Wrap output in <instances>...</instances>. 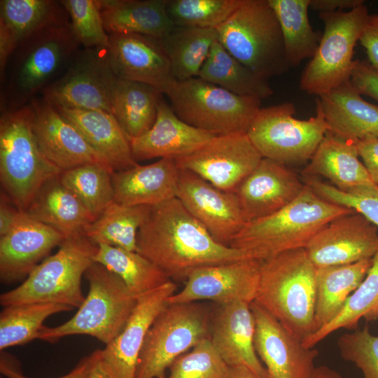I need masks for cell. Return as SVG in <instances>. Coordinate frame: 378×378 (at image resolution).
<instances>
[{
  "label": "cell",
  "mask_w": 378,
  "mask_h": 378,
  "mask_svg": "<svg viewBox=\"0 0 378 378\" xmlns=\"http://www.w3.org/2000/svg\"><path fill=\"white\" fill-rule=\"evenodd\" d=\"M80 46L69 19L21 41L1 77V111L27 105L66 70Z\"/></svg>",
  "instance_id": "obj_2"
},
{
  "label": "cell",
  "mask_w": 378,
  "mask_h": 378,
  "mask_svg": "<svg viewBox=\"0 0 378 378\" xmlns=\"http://www.w3.org/2000/svg\"><path fill=\"white\" fill-rule=\"evenodd\" d=\"M97 246L94 262L117 274L136 298L171 280L156 265L137 251L108 244Z\"/></svg>",
  "instance_id": "obj_37"
},
{
  "label": "cell",
  "mask_w": 378,
  "mask_h": 378,
  "mask_svg": "<svg viewBox=\"0 0 378 378\" xmlns=\"http://www.w3.org/2000/svg\"><path fill=\"white\" fill-rule=\"evenodd\" d=\"M20 211V210L15 206L8 196L1 191L0 197V237L10 230Z\"/></svg>",
  "instance_id": "obj_52"
},
{
  "label": "cell",
  "mask_w": 378,
  "mask_h": 378,
  "mask_svg": "<svg viewBox=\"0 0 378 378\" xmlns=\"http://www.w3.org/2000/svg\"><path fill=\"white\" fill-rule=\"evenodd\" d=\"M254 346L268 378H312L318 351L305 346L277 320L253 302Z\"/></svg>",
  "instance_id": "obj_17"
},
{
  "label": "cell",
  "mask_w": 378,
  "mask_h": 378,
  "mask_svg": "<svg viewBox=\"0 0 378 378\" xmlns=\"http://www.w3.org/2000/svg\"><path fill=\"white\" fill-rule=\"evenodd\" d=\"M165 377H166V376H165ZM165 377H161V378H165Z\"/></svg>",
  "instance_id": "obj_57"
},
{
  "label": "cell",
  "mask_w": 378,
  "mask_h": 378,
  "mask_svg": "<svg viewBox=\"0 0 378 378\" xmlns=\"http://www.w3.org/2000/svg\"><path fill=\"white\" fill-rule=\"evenodd\" d=\"M55 108L78 130L114 172L137 164L132 153L130 139L113 114L97 110Z\"/></svg>",
  "instance_id": "obj_29"
},
{
  "label": "cell",
  "mask_w": 378,
  "mask_h": 378,
  "mask_svg": "<svg viewBox=\"0 0 378 378\" xmlns=\"http://www.w3.org/2000/svg\"><path fill=\"white\" fill-rule=\"evenodd\" d=\"M303 174L306 177L322 176L341 190L374 183L359 160L356 143L337 138L329 131Z\"/></svg>",
  "instance_id": "obj_32"
},
{
  "label": "cell",
  "mask_w": 378,
  "mask_h": 378,
  "mask_svg": "<svg viewBox=\"0 0 378 378\" xmlns=\"http://www.w3.org/2000/svg\"><path fill=\"white\" fill-rule=\"evenodd\" d=\"M211 319L198 302L169 304L156 317L143 344L135 378H161L181 356L210 338Z\"/></svg>",
  "instance_id": "obj_12"
},
{
  "label": "cell",
  "mask_w": 378,
  "mask_h": 378,
  "mask_svg": "<svg viewBox=\"0 0 378 378\" xmlns=\"http://www.w3.org/2000/svg\"><path fill=\"white\" fill-rule=\"evenodd\" d=\"M305 178V184L318 196L363 215L378 227V185L372 183L341 190L316 178Z\"/></svg>",
  "instance_id": "obj_44"
},
{
  "label": "cell",
  "mask_w": 378,
  "mask_h": 378,
  "mask_svg": "<svg viewBox=\"0 0 378 378\" xmlns=\"http://www.w3.org/2000/svg\"><path fill=\"white\" fill-rule=\"evenodd\" d=\"M262 260L247 258L209 265L193 271L184 287L168 299L169 304L211 300L220 305L252 303L258 290Z\"/></svg>",
  "instance_id": "obj_15"
},
{
  "label": "cell",
  "mask_w": 378,
  "mask_h": 378,
  "mask_svg": "<svg viewBox=\"0 0 378 378\" xmlns=\"http://www.w3.org/2000/svg\"><path fill=\"white\" fill-rule=\"evenodd\" d=\"M262 159L246 133L216 135L195 152L175 158L179 169L232 192H235Z\"/></svg>",
  "instance_id": "obj_14"
},
{
  "label": "cell",
  "mask_w": 378,
  "mask_h": 378,
  "mask_svg": "<svg viewBox=\"0 0 378 378\" xmlns=\"http://www.w3.org/2000/svg\"><path fill=\"white\" fill-rule=\"evenodd\" d=\"M137 252L169 279H187L209 265L254 258L216 241L177 197L150 206L136 238Z\"/></svg>",
  "instance_id": "obj_1"
},
{
  "label": "cell",
  "mask_w": 378,
  "mask_h": 378,
  "mask_svg": "<svg viewBox=\"0 0 378 378\" xmlns=\"http://www.w3.org/2000/svg\"><path fill=\"white\" fill-rule=\"evenodd\" d=\"M353 212L323 199L305 184L300 195L285 207L248 222L230 246L264 260L287 251L304 248L330 221Z\"/></svg>",
  "instance_id": "obj_4"
},
{
  "label": "cell",
  "mask_w": 378,
  "mask_h": 378,
  "mask_svg": "<svg viewBox=\"0 0 378 378\" xmlns=\"http://www.w3.org/2000/svg\"><path fill=\"white\" fill-rule=\"evenodd\" d=\"M198 77L239 96L262 100L274 94L268 80L241 64L217 39L214 42Z\"/></svg>",
  "instance_id": "obj_35"
},
{
  "label": "cell",
  "mask_w": 378,
  "mask_h": 378,
  "mask_svg": "<svg viewBox=\"0 0 378 378\" xmlns=\"http://www.w3.org/2000/svg\"><path fill=\"white\" fill-rule=\"evenodd\" d=\"M241 0H167V14L176 27L216 29Z\"/></svg>",
  "instance_id": "obj_43"
},
{
  "label": "cell",
  "mask_w": 378,
  "mask_h": 378,
  "mask_svg": "<svg viewBox=\"0 0 378 378\" xmlns=\"http://www.w3.org/2000/svg\"><path fill=\"white\" fill-rule=\"evenodd\" d=\"M362 4L363 0H310L309 8L320 13L350 10Z\"/></svg>",
  "instance_id": "obj_53"
},
{
  "label": "cell",
  "mask_w": 378,
  "mask_h": 378,
  "mask_svg": "<svg viewBox=\"0 0 378 378\" xmlns=\"http://www.w3.org/2000/svg\"><path fill=\"white\" fill-rule=\"evenodd\" d=\"M0 314V350L37 339L50 316L73 308L57 303H29L3 307Z\"/></svg>",
  "instance_id": "obj_41"
},
{
  "label": "cell",
  "mask_w": 378,
  "mask_h": 378,
  "mask_svg": "<svg viewBox=\"0 0 378 378\" xmlns=\"http://www.w3.org/2000/svg\"><path fill=\"white\" fill-rule=\"evenodd\" d=\"M33 128L43 155L62 172L87 164L111 167L85 141L78 130L41 97L29 102Z\"/></svg>",
  "instance_id": "obj_21"
},
{
  "label": "cell",
  "mask_w": 378,
  "mask_h": 378,
  "mask_svg": "<svg viewBox=\"0 0 378 378\" xmlns=\"http://www.w3.org/2000/svg\"><path fill=\"white\" fill-rule=\"evenodd\" d=\"M216 30L224 48L260 77L268 80L290 68L281 27L268 0H241Z\"/></svg>",
  "instance_id": "obj_6"
},
{
  "label": "cell",
  "mask_w": 378,
  "mask_h": 378,
  "mask_svg": "<svg viewBox=\"0 0 378 378\" xmlns=\"http://www.w3.org/2000/svg\"><path fill=\"white\" fill-rule=\"evenodd\" d=\"M176 197L218 243L229 246L248 223L235 192L180 169Z\"/></svg>",
  "instance_id": "obj_16"
},
{
  "label": "cell",
  "mask_w": 378,
  "mask_h": 378,
  "mask_svg": "<svg viewBox=\"0 0 378 378\" xmlns=\"http://www.w3.org/2000/svg\"><path fill=\"white\" fill-rule=\"evenodd\" d=\"M150 206H128L114 201L85 227L84 235L96 245L108 244L137 251V233Z\"/></svg>",
  "instance_id": "obj_38"
},
{
  "label": "cell",
  "mask_w": 378,
  "mask_h": 378,
  "mask_svg": "<svg viewBox=\"0 0 378 378\" xmlns=\"http://www.w3.org/2000/svg\"><path fill=\"white\" fill-rule=\"evenodd\" d=\"M106 59L118 78L153 86L164 94L176 80L159 39L133 34H108Z\"/></svg>",
  "instance_id": "obj_18"
},
{
  "label": "cell",
  "mask_w": 378,
  "mask_h": 378,
  "mask_svg": "<svg viewBox=\"0 0 378 378\" xmlns=\"http://www.w3.org/2000/svg\"><path fill=\"white\" fill-rule=\"evenodd\" d=\"M316 105L336 137L354 142L378 137V106L363 99L350 81L318 96Z\"/></svg>",
  "instance_id": "obj_27"
},
{
  "label": "cell",
  "mask_w": 378,
  "mask_h": 378,
  "mask_svg": "<svg viewBox=\"0 0 378 378\" xmlns=\"http://www.w3.org/2000/svg\"><path fill=\"white\" fill-rule=\"evenodd\" d=\"M377 248V227L363 215L353 212L330 221L304 250L318 268L372 258Z\"/></svg>",
  "instance_id": "obj_19"
},
{
  "label": "cell",
  "mask_w": 378,
  "mask_h": 378,
  "mask_svg": "<svg viewBox=\"0 0 378 378\" xmlns=\"http://www.w3.org/2000/svg\"><path fill=\"white\" fill-rule=\"evenodd\" d=\"M355 143L372 181L378 185V137H368Z\"/></svg>",
  "instance_id": "obj_51"
},
{
  "label": "cell",
  "mask_w": 378,
  "mask_h": 378,
  "mask_svg": "<svg viewBox=\"0 0 378 378\" xmlns=\"http://www.w3.org/2000/svg\"><path fill=\"white\" fill-rule=\"evenodd\" d=\"M251 303L220 305L210 325V340L229 367L242 365L268 378L254 346L255 319Z\"/></svg>",
  "instance_id": "obj_24"
},
{
  "label": "cell",
  "mask_w": 378,
  "mask_h": 378,
  "mask_svg": "<svg viewBox=\"0 0 378 378\" xmlns=\"http://www.w3.org/2000/svg\"><path fill=\"white\" fill-rule=\"evenodd\" d=\"M312 378H342L335 370L327 367H316Z\"/></svg>",
  "instance_id": "obj_56"
},
{
  "label": "cell",
  "mask_w": 378,
  "mask_h": 378,
  "mask_svg": "<svg viewBox=\"0 0 378 378\" xmlns=\"http://www.w3.org/2000/svg\"><path fill=\"white\" fill-rule=\"evenodd\" d=\"M372 258L351 264L316 268L314 332L332 321L365 277ZM312 335V334H311Z\"/></svg>",
  "instance_id": "obj_34"
},
{
  "label": "cell",
  "mask_w": 378,
  "mask_h": 378,
  "mask_svg": "<svg viewBox=\"0 0 378 378\" xmlns=\"http://www.w3.org/2000/svg\"><path fill=\"white\" fill-rule=\"evenodd\" d=\"M110 96L113 114L130 140L153 125L162 93L150 85L122 79L113 74Z\"/></svg>",
  "instance_id": "obj_33"
},
{
  "label": "cell",
  "mask_w": 378,
  "mask_h": 378,
  "mask_svg": "<svg viewBox=\"0 0 378 378\" xmlns=\"http://www.w3.org/2000/svg\"><path fill=\"white\" fill-rule=\"evenodd\" d=\"M316 267L304 248L262 260L253 301L302 342L314 332Z\"/></svg>",
  "instance_id": "obj_3"
},
{
  "label": "cell",
  "mask_w": 378,
  "mask_h": 378,
  "mask_svg": "<svg viewBox=\"0 0 378 378\" xmlns=\"http://www.w3.org/2000/svg\"><path fill=\"white\" fill-rule=\"evenodd\" d=\"M183 121L214 135L246 133L261 100L237 95L200 77L175 80L164 93Z\"/></svg>",
  "instance_id": "obj_9"
},
{
  "label": "cell",
  "mask_w": 378,
  "mask_h": 378,
  "mask_svg": "<svg viewBox=\"0 0 378 378\" xmlns=\"http://www.w3.org/2000/svg\"><path fill=\"white\" fill-rule=\"evenodd\" d=\"M227 378H264L249 368L239 365L229 367L228 374Z\"/></svg>",
  "instance_id": "obj_55"
},
{
  "label": "cell",
  "mask_w": 378,
  "mask_h": 378,
  "mask_svg": "<svg viewBox=\"0 0 378 378\" xmlns=\"http://www.w3.org/2000/svg\"><path fill=\"white\" fill-rule=\"evenodd\" d=\"M25 211L57 230L64 238L84 234L85 227L94 220L78 197L62 183L59 176L40 188Z\"/></svg>",
  "instance_id": "obj_30"
},
{
  "label": "cell",
  "mask_w": 378,
  "mask_h": 378,
  "mask_svg": "<svg viewBox=\"0 0 378 378\" xmlns=\"http://www.w3.org/2000/svg\"><path fill=\"white\" fill-rule=\"evenodd\" d=\"M98 249L83 234L65 238L16 288L0 295L3 307L29 303H57L78 308L85 296L82 277Z\"/></svg>",
  "instance_id": "obj_7"
},
{
  "label": "cell",
  "mask_w": 378,
  "mask_h": 378,
  "mask_svg": "<svg viewBox=\"0 0 378 378\" xmlns=\"http://www.w3.org/2000/svg\"><path fill=\"white\" fill-rule=\"evenodd\" d=\"M84 276L89 291L76 313L57 326H44L37 339L54 343L66 336L85 335L106 345L120 333L137 298L117 274L98 262H94Z\"/></svg>",
  "instance_id": "obj_8"
},
{
  "label": "cell",
  "mask_w": 378,
  "mask_h": 378,
  "mask_svg": "<svg viewBox=\"0 0 378 378\" xmlns=\"http://www.w3.org/2000/svg\"><path fill=\"white\" fill-rule=\"evenodd\" d=\"M337 346L342 358L353 363L363 378H378V335L368 326L342 335Z\"/></svg>",
  "instance_id": "obj_47"
},
{
  "label": "cell",
  "mask_w": 378,
  "mask_h": 378,
  "mask_svg": "<svg viewBox=\"0 0 378 378\" xmlns=\"http://www.w3.org/2000/svg\"><path fill=\"white\" fill-rule=\"evenodd\" d=\"M74 32L84 48L106 49L109 44L101 14L99 0H62Z\"/></svg>",
  "instance_id": "obj_46"
},
{
  "label": "cell",
  "mask_w": 378,
  "mask_h": 378,
  "mask_svg": "<svg viewBox=\"0 0 378 378\" xmlns=\"http://www.w3.org/2000/svg\"><path fill=\"white\" fill-rule=\"evenodd\" d=\"M377 319H378V315H377Z\"/></svg>",
  "instance_id": "obj_58"
},
{
  "label": "cell",
  "mask_w": 378,
  "mask_h": 378,
  "mask_svg": "<svg viewBox=\"0 0 378 378\" xmlns=\"http://www.w3.org/2000/svg\"><path fill=\"white\" fill-rule=\"evenodd\" d=\"M378 315V248L365 277L352 293L340 314L302 342L309 348L341 328H357L361 318L376 320Z\"/></svg>",
  "instance_id": "obj_40"
},
{
  "label": "cell",
  "mask_w": 378,
  "mask_h": 378,
  "mask_svg": "<svg viewBox=\"0 0 378 378\" xmlns=\"http://www.w3.org/2000/svg\"><path fill=\"white\" fill-rule=\"evenodd\" d=\"M64 237L57 230L20 211L10 230L0 237V280L24 281Z\"/></svg>",
  "instance_id": "obj_20"
},
{
  "label": "cell",
  "mask_w": 378,
  "mask_h": 378,
  "mask_svg": "<svg viewBox=\"0 0 378 378\" xmlns=\"http://www.w3.org/2000/svg\"><path fill=\"white\" fill-rule=\"evenodd\" d=\"M95 357V351L83 358L68 374L57 378H86ZM0 372L6 378H29L21 371L19 362L4 351L1 353Z\"/></svg>",
  "instance_id": "obj_49"
},
{
  "label": "cell",
  "mask_w": 378,
  "mask_h": 378,
  "mask_svg": "<svg viewBox=\"0 0 378 378\" xmlns=\"http://www.w3.org/2000/svg\"><path fill=\"white\" fill-rule=\"evenodd\" d=\"M216 39V29L176 26L167 35L160 38L175 80H185L198 77Z\"/></svg>",
  "instance_id": "obj_39"
},
{
  "label": "cell",
  "mask_w": 378,
  "mask_h": 378,
  "mask_svg": "<svg viewBox=\"0 0 378 378\" xmlns=\"http://www.w3.org/2000/svg\"><path fill=\"white\" fill-rule=\"evenodd\" d=\"M113 172L108 165L87 164L63 171L59 178L96 219L114 202Z\"/></svg>",
  "instance_id": "obj_42"
},
{
  "label": "cell",
  "mask_w": 378,
  "mask_h": 378,
  "mask_svg": "<svg viewBox=\"0 0 378 378\" xmlns=\"http://www.w3.org/2000/svg\"><path fill=\"white\" fill-rule=\"evenodd\" d=\"M108 34L133 33L158 39L175 27L166 8L167 0H99Z\"/></svg>",
  "instance_id": "obj_31"
},
{
  "label": "cell",
  "mask_w": 378,
  "mask_h": 378,
  "mask_svg": "<svg viewBox=\"0 0 378 378\" xmlns=\"http://www.w3.org/2000/svg\"><path fill=\"white\" fill-rule=\"evenodd\" d=\"M304 186L286 164L262 158L235 194L249 222L285 207L300 195Z\"/></svg>",
  "instance_id": "obj_23"
},
{
  "label": "cell",
  "mask_w": 378,
  "mask_h": 378,
  "mask_svg": "<svg viewBox=\"0 0 378 378\" xmlns=\"http://www.w3.org/2000/svg\"><path fill=\"white\" fill-rule=\"evenodd\" d=\"M176 290V284L170 280L139 297L122 330L101 349L102 359L120 378H135L147 333L158 314L169 304L168 299Z\"/></svg>",
  "instance_id": "obj_22"
},
{
  "label": "cell",
  "mask_w": 378,
  "mask_h": 378,
  "mask_svg": "<svg viewBox=\"0 0 378 378\" xmlns=\"http://www.w3.org/2000/svg\"><path fill=\"white\" fill-rule=\"evenodd\" d=\"M86 378H120L102 359L101 349L95 351V357Z\"/></svg>",
  "instance_id": "obj_54"
},
{
  "label": "cell",
  "mask_w": 378,
  "mask_h": 378,
  "mask_svg": "<svg viewBox=\"0 0 378 378\" xmlns=\"http://www.w3.org/2000/svg\"><path fill=\"white\" fill-rule=\"evenodd\" d=\"M368 15L364 4L350 10L318 13L324 31L314 55L301 74L302 90L318 97L349 81L354 48Z\"/></svg>",
  "instance_id": "obj_10"
},
{
  "label": "cell",
  "mask_w": 378,
  "mask_h": 378,
  "mask_svg": "<svg viewBox=\"0 0 378 378\" xmlns=\"http://www.w3.org/2000/svg\"><path fill=\"white\" fill-rule=\"evenodd\" d=\"M316 115L307 120L295 118L292 102L260 108L246 134L261 155L284 164L310 160L329 131L318 106Z\"/></svg>",
  "instance_id": "obj_11"
},
{
  "label": "cell",
  "mask_w": 378,
  "mask_h": 378,
  "mask_svg": "<svg viewBox=\"0 0 378 378\" xmlns=\"http://www.w3.org/2000/svg\"><path fill=\"white\" fill-rule=\"evenodd\" d=\"M215 136L183 121L162 97L153 125L130 142L133 158L137 162L185 156L204 146Z\"/></svg>",
  "instance_id": "obj_25"
},
{
  "label": "cell",
  "mask_w": 378,
  "mask_h": 378,
  "mask_svg": "<svg viewBox=\"0 0 378 378\" xmlns=\"http://www.w3.org/2000/svg\"><path fill=\"white\" fill-rule=\"evenodd\" d=\"M229 366L206 338L178 357L165 378H227Z\"/></svg>",
  "instance_id": "obj_45"
},
{
  "label": "cell",
  "mask_w": 378,
  "mask_h": 378,
  "mask_svg": "<svg viewBox=\"0 0 378 378\" xmlns=\"http://www.w3.org/2000/svg\"><path fill=\"white\" fill-rule=\"evenodd\" d=\"M349 81L361 95L378 101V69L368 59H355Z\"/></svg>",
  "instance_id": "obj_48"
},
{
  "label": "cell",
  "mask_w": 378,
  "mask_h": 378,
  "mask_svg": "<svg viewBox=\"0 0 378 378\" xmlns=\"http://www.w3.org/2000/svg\"><path fill=\"white\" fill-rule=\"evenodd\" d=\"M31 104L0 118V181L3 190L25 211L40 188L62 172L41 153L33 128Z\"/></svg>",
  "instance_id": "obj_5"
},
{
  "label": "cell",
  "mask_w": 378,
  "mask_h": 378,
  "mask_svg": "<svg viewBox=\"0 0 378 378\" xmlns=\"http://www.w3.org/2000/svg\"><path fill=\"white\" fill-rule=\"evenodd\" d=\"M112 75L105 49L85 48L79 50L66 70L41 92V97L54 107L113 114L110 96Z\"/></svg>",
  "instance_id": "obj_13"
},
{
  "label": "cell",
  "mask_w": 378,
  "mask_h": 378,
  "mask_svg": "<svg viewBox=\"0 0 378 378\" xmlns=\"http://www.w3.org/2000/svg\"><path fill=\"white\" fill-rule=\"evenodd\" d=\"M359 42L365 49L368 61L378 69V14H369Z\"/></svg>",
  "instance_id": "obj_50"
},
{
  "label": "cell",
  "mask_w": 378,
  "mask_h": 378,
  "mask_svg": "<svg viewBox=\"0 0 378 378\" xmlns=\"http://www.w3.org/2000/svg\"><path fill=\"white\" fill-rule=\"evenodd\" d=\"M179 174L173 158L114 172V201L128 206H154L176 197Z\"/></svg>",
  "instance_id": "obj_26"
},
{
  "label": "cell",
  "mask_w": 378,
  "mask_h": 378,
  "mask_svg": "<svg viewBox=\"0 0 378 378\" xmlns=\"http://www.w3.org/2000/svg\"><path fill=\"white\" fill-rule=\"evenodd\" d=\"M61 1H0V77L19 43L38 30L69 19Z\"/></svg>",
  "instance_id": "obj_28"
},
{
  "label": "cell",
  "mask_w": 378,
  "mask_h": 378,
  "mask_svg": "<svg viewBox=\"0 0 378 378\" xmlns=\"http://www.w3.org/2000/svg\"><path fill=\"white\" fill-rule=\"evenodd\" d=\"M278 19L290 67L314 55L322 34L312 28L309 17L310 0H268Z\"/></svg>",
  "instance_id": "obj_36"
}]
</instances>
